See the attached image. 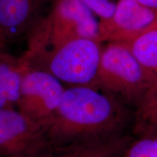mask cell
Listing matches in <instances>:
<instances>
[{"label":"cell","mask_w":157,"mask_h":157,"mask_svg":"<svg viewBox=\"0 0 157 157\" xmlns=\"http://www.w3.org/2000/svg\"><path fill=\"white\" fill-rule=\"evenodd\" d=\"M132 122L133 110L109 94L93 86L67 87L48 125L50 148L123 136Z\"/></svg>","instance_id":"1"},{"label":"cell","mask_w":157,"mask_h":157,"mask_svg":"<svg viewBox=\"0 0 157 157\" xmlns=\"http://www.w3.org/2000/svg\"><path fill=\"white\" fill-rule=\"evenodd\" d=\"M82 0H54L50 13L30 34L25 62L78 39L99 42V21Z\"/></svg>","instance_id":"2"},{"label":"cell","mask_w":157,"mask_h":157,"mask_svg":"<svg viewBox=\"0 0 157 157\" xmlns=\"http://www.w3.org/2000/svg\"><path fill=\"white\" fill-rule=\"evenodd\" d=\"M156 77L137 61L125 45L108 43L102 49L99 69L92 86L134 111Z\"/></svg>","instance_id":"3"},{"label":"cell","mask_w":157,"mask_h":157,"mask_svg":"<svg viewBox=\"0 0 157 157\" xmlns=\"http://www.w3.org/2000/svg\"><path fill=\"white\" fill-rule=\"evenodd\" d=\"M102 49L99 41L78 39L25 63L29 66L41 62L36 69L48 72L68 87L92 86L99 69Z\"/></svg>","instance_id":"4"},{"label":"cell","mask_w":157,"mask_h":157,"mask_svg":"<svg viewBox=\"0 0 157 157\" xmlns=\"http://www.w3.org/2000/svg\"><path fill=\"white\" fill-rule=\"evenodd\" d=\"M47 131L17 109L0 110V156L42 157L50 149Z\"/></svg>","instance_id":"5"},{"label":"cell","mask_w":157,"mask_h":157,"mask_svg":"<svg viewBox=\"0 0 157 157\" xmlns=\"http://www.w3.org/2000/svg\"><path fill=\"white\" fill-rule=\"evenodd\" d=\"M65 89L48 72L28 68L23 76L17 109L48 127L61 103Z\"/></svg>","instance_id":"6"},{"label":"cell","mask_w":157,"mask_h":157,"mask_svg":"<svg viewBox=\"0 0 157 157\" xmlns=\"http://www.w3.org/2000/svg\"><path fill=\"white\" fill-rule=\"evenodd\" d=\"M157 21V10L137 0H119L112 17L99 21L101 42L126 44Z\"/></svg>","instance_id":"7"},{"label":"cell","mask_w":157,"mask_h":157,"mask_svg":"<svg viewBox=\"0 0 157 157\" xmlns=\"http://www.w3.org/2000/svg\"><path fill=\"white\" fill-rule=\"evenodd\" d=\"M50 0H2L0 2V33L6 43L31 34L44 16Z\"/></svg>","instance_id":"8"},{"label":"cell","mask_w":157,"mask_h":157,"mask_svg":"<svg viewBox=\"0 0 157 157\" xmlns=\"http://www.w3.org/2000/svg\"><path fill=\"white\" fill-rule=\"evenodd\" d=\"M133 139L127 134L106 140L53 147L42 157H120Z\"/></svg>","instance_id":"9"},{"label":"cell","mask_w":157,"mask_h":157,"mask_svg":"<svg viewBox=\"0 0 157 157\" xmlns=\"http://www.w3.org/2000/svg\"><path fill=\"white\" fill-rule=\"evenodd\" d=\"M28 68L21 58L0 52V110L17 109L23 76Z\"/></svg>","instance_id":"10"},{"label":"cell","mask_w":157,"mask_h":157,"mask_svg":"<svg viewBox=\"0 0 157 157\" xmlns=\"http://www.w3.org/2000/svg\"><path fill=\"white\" fill-rule=\"evenodd\" d=\"M132 130L136 137L157 134V76L133 111Z\"/></svg>","instance_id":"11"},{"label":"cell","mask_w":157,"mask_h":157,"mask_svg":"<svg viewBox=\"0 0 157 157\" xmlns=\"http://www.w3.org/2000/svg\"><path fill=\"white\" fill-rule=\"evenodd\" d=\"M122 44L130 50L143 67L157 76V21L143 34Z\"/></svg>","instance_id":"12"},{"label":"cell","mask_w":157,"mask_h":157,"mask_svg":"<svg viewBox=\"0 0 157 157\" xmlns=\"http://www.w3.org/2000/svg\"><path fill=\"white\" fill-rule=\"evenodd\" d=\"M120 157H157V134L133 139Z\"/></svg>","instance_id":"13"},{"label":"cell","mask_w":157,"mask_h":157,"mask_svg":"<svg viewBox=\"0 0 157 157\" xmlns=\"http://www.w3.org/2000/svg\"><path fill=\"white\" fill-rule=\"evenodd\" d=\"M94 14L100 17V21L109 19L114 13L117 3L111 0H82Z\"/></svg>","instance_id":"14"},{"label":"cell","mask_w":157,"mask_h":157,"mask_svg":"<svg viewBox=\"0 0 157 157\" xmlns=\"http://www.w3.org/2000/svg\"><path fill=\"white\" fill-rule=\"evenodd\" d=\"M143 5L157 10V0H137Z\"/></svg>","instance_id":"15"},{"label":"cell","mask_w":157,"mask_h":157,"mask_svg":"<svg viewBox=\"0 0 157 157\" xmlns=\"http://www.w3.org/2000/svg\"><path fill=\"white\" fill-rule=\"evenodd\" d=\"M4 44H5V42H4L1 33H0V48H1L2 47H3Z\"/></svg>","instance_id":"16"},{"label":"cell","mask_w":157,"mask_h":157,"mask_svg":"<svg viewBox=\"0 0 157 157\" xmlns=\"http://www.w3.org/2000/svg\"><path fill=\"white\" fill-rule=\"evenodd\" d=\"M1 1H2V0H0V2H1Z\"/></svg>","instance_id":"17"}]
</instances>
